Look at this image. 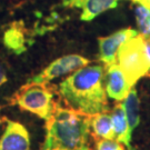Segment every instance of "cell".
<instances>
[{
    "mask_svg": "<svg viewBox=\"0 0 150 150\" xmlns=\"http://www.w3.org/2000/svg\"><path fill=\"white\" fill-rule=\"evenodd\" d=\"M105 66L87 64L64 78L58 92L67 107L86 116L109 111L105 90Z\"/></svg>",
    "mask_w": 150,
    "mask_h": 150,
    "instance_id": "obj_1",
    "label": "cell"
},
{
    "mask_svg": "<svg viewBox=\"0 0 150 150\" xmlns=\"http://www.w3.org/2000/svg\"><path fill=\"white\" fill-rule=\"evenodd\" d=\"M91 134L90 117L54 103L46 120V137L41 150H79Z\"/></svg>",
    "mask_w": 150,
    "mask_h": 150,
    "instance_id": "obj_2",
    "label": "cell"
},
{
    "mask_svg": "<svg viewBox=\"0 0 150 150\" xmlns=\"http://www.w3.org/2000/svg\"><path fill=\"white\" fill-rule=\"evenodd\" d=\"M117 64L132 88L141 78L148 76L150 57L144 35L138 33L123 43L117 54Z\"/></svg>",
    "mask_w": 150,
    "mask_h": 150,
    "instance_id": "obj_3",
    "label": "cell"
},
{
    "mask_svg": "<svg viewBox=\"0 0 150 150\" xmlns=\"http://www.w3.org/2000/svg\"><path fill=\"white\" fill-rule=\"evenodd\" d=\"M8 102L45 121L50 118L54 107V92L45 83L26 82L8 99Z\"/></svg>",
    "mask_w": 150,
    "mask_h": 150,
    "instance_id": "obj_4",
    "label": "cell"
},
{
    "mask_svg": "<svg viewBox=\"0 0 150 150\" xmlns=\"http://www.w3.org/2000/svg\"><path fill=\"white\" fill-rule=\"evenodd\" d=\"M90 64V61L80 54H66L58 59L54 60L51 64H49L39 74L31 77L27 82L29 83H48L56 78H59L61 76L71 74L79 68H82L87 64Z\"/></svg>",
    "mask_w": 150,
    "mask_h": 150,
    "instance_id": "obj_5",
    "label": "cell"
},
{
    "mask_svg": "<svg viewBox=\"0 0 150 150\" xmlns=\"http://www.w3.org/2000/svg\"><path fill=\"white\" fill-rule=\"evenodd\" d=\"M139 32L134 28H123L106 37L98 38V58L103 66L117 64V54L120 47Z\"/></svg>",
    "mask_w": 150,
    "mask_h": 150,
    "instance_id": "obj_6",
    "label": "cell"
},
{
    "mask_svg": "<svg viewBox=\"0 0 150 150\" xmlns=\"http://www.w3.org/2000/svg\"><path fill=\"white\" fill-rule=\"evenodd\" d=\"M103 83L107 96L116 101H123L132 89L118 64L105 66Z\"/></svg>",
    "mask_w": 150,
    "mask_h": 150,
    "instance_id": "obj_7",
    "label": "cell"
},
{
    "mask_svg": "<svg viewBox=\"0 0 150 150\" xmlns=\"http://www.w3.org/2000/svg\"><path fill=\"white\" fill-rule=\"evenodd\" d=\"M30 146L28 129L22 123L8 119L0 137V150H30Z\"/></svg>",
    "mask_w": 150,
    "mask_h": 150,
    "instance_id": "obj_8",
    "label": "cell"
},
{
    "mask_svg": "<svg viewBox=\"0 0 150 150\" xmlns=\"http://www.w3.org/2000/svg\"><path fill=\"white\" fill-rule=\"evenodd\" d=\"M118 2L119 0H64L61 6L81 9L80 20L89 22L105 11L117 8Z\"/></svg>",
    "mask_w": 150,
    "mask_h": 150,
    "instance_id": "obj_9",
    "label": "cell"
},
{
    "mask_svg": "<svg viewBox=\"0 0 150 150\" xmlns=\"http://www.w3.org/2000/svg\"><path fill=\"white\" fill-rule=\"evenodd\" d=\"M2 41L9 51L21 54L28 49V30L22 21H13L4 32Z\"/></svg>",
    "mask_w": 150,
    "mask_h": 150,
    "instance_id": "obj_10",
    "label": "cell"
},
{
    "mask_svg": "<svg viewBox=\"0 0 150 150\" xmlns=\"http://www.w3.org/2000/svg\"><path fill=\"white\" fill-rule=\"evenodd\" d=\"M91 136L97 139H115V130L110 111L97 113L90 117Z\"/></svg>",
    "mask_w": 150,
    "mask_h": 150,
    "instance_id": "obj_11",
    "label": "cell"
},
{
    "mask_svg": "<svg viewBox=\"0 0 150 150\" xmlns=\"http://www.w3.org/2000/svg\"><path fill=\"white\" fill-rule=\"evenodd\" d=\"M134 18L138 32L144 36H150V10L140 5H136Z\"/></svg>",
    "mask_w": 150,
    "mask_h": 150,
    "instance_id": "obj_12",
    "label": "cell"
},
{
    "mask_svg": "<svg viewBox=\"0 0 150 150\" xmlns=\"http://www.w3.org/2000/svg\"><path fill=\"white\" fill-rule=\"evenodd\" d=\"M95 150H126V147L117 139H97Z\"/></svg>",
    "mask_w": 150,
    "mask_h": 150,
    "instance_id": "obj_13",
    "label": "cell"
},
{
    "mask_svg": "<svg viewBox=\"0 0 150 150\" xmlns=\"http://www.w3.org/2000/svg\"><path fill=\"white\" fill-rule=\"evenodd\" d=\"M7 81H8L7 72H6L5 68L2 67V64H0V87L2 86V85H5Z\"/></svg>",
    "mask_w": 150,
    "mask_h": 150,
    "instance_id": "obj_14",
    "label": "cell"
},
{
    "mask_svg": "<svg viewBox=\"0 0 150 150\" xmlns=\"http://www.w3.org/2000/svg\"><path fill=\"white\" fill-rule=\"evenodd\" d=\"M134 5H140L150 10V0H132Z\"/></svg>",
    "mask_w": 150,
    "mask_h": 150,
    "instance_id": "obj_15",
    "label": "cell"
},
{
    "mask_svg": "<svg viewBox=\"0 0 150 150\" xmlns=\"http://www.w3.org/2000/svg\"><path fill=\"white\" fill-rule=\"evenodd\" d=\"M0 109H1V107H0ZM7 120H8V118H7V117H5V116H1V115H0V128H1V126H2L4 123L7 122Z\"/></svg>",
    "mask_w": 150,
    "mask_h": 150,
    "instance_id": "obj_16",
    "label": "cell"
},
{
    "mask_svg": "<svg viewBox=\"0 0 150 150\" xmlns=\"http://www.w3.org/2000/svg\"><path fill=\"white\" fill-rule=\"evenodd\" d=\"M79 150H91V149L89 148V146H88V144H87V145H85L83 147H81V148H80Z\"/></svg>",
    "mask_w": 150,
    "mask_h": 150,
    "instance_id": "obj_17",
    "label": "cell"
},
{
    "mask_svg": "<svg viewBox=\"0 0 150 150\" xmlns=\"http://www.w3.org/2000/svg\"><path fill=\"white\" fill-rule=\"evenodd\" d=\"M147 77H150V72H149V74H148V76H147Z\"/></svg>",
    "mask_w": 150,
    "mask_h": 150,
    "instance_id": "obj_18",
    "label": "cell"
}]
</instances>
